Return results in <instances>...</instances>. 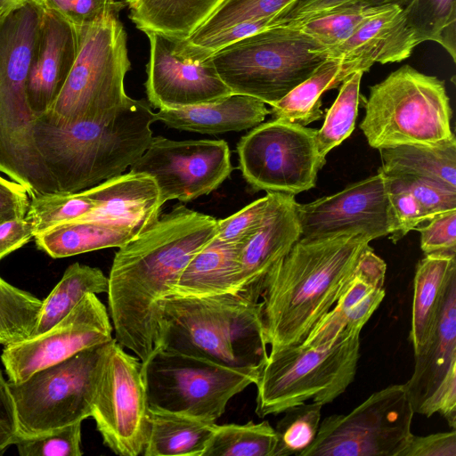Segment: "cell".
<instances>
[{"mask_svg": "<svg viewBox=\"0 0 456 456\" xmlns=\"http://www.w3.org/2000/svg\"><path fill=\"white\" fill-rule=\"evenodd\" d=\"M266 346L260 301L235 294L164 300L162 348L246 368L264 365Z\"/></svg>", "mask_w": 456, "mask_h": 456, "instance_id": "277c9868", "label": "cell"}, {"mask_svg": "<svg viewBox=\"0 0 456 456\" xmlns=\"http://www.w3.org/2000/svg\"><path fill=\"white\" fill-rule=\"evenodd\" d=\"M113 327L106 306L87 293L50 329L4 346L1 360L8 381L20 383L33 373L90 347L111 341Z\"/></svg>", "mask_w": 456, "mask_h": 456, "instance_id": "9a60e30c", "label": "cell"}, {"mask_svg": "<svg viewBox=\"0 0 456 456\" xmlns=\"http://www.w3.org/2000/svg\"><path fill=\"white\" fill-rule=\"evenodd\" d=\"M114 339V338H113ZM113 339L9 382L17 435L33 437L91 417L102 369Z\"/></svg>", "mask_w": 456, "mask_h": 456, "instance_id": "9c48e42d", "label": "cell"}, {"mask_svg": "<svg viewBox=\"0 0 456 456\" xmlns=\"http://www.w3.org/2000/svg\"><path fill=\"white\" fill-rule=\"evenodd\" d=\"M413 0H297L281 17L282 23L299 21L353 5H398L405 9Z\"/></svg>", "mask_w": 456, "mask_h": 456, "instance_id": "bcb514c9", "label": "cell"}, {"mask_svg": "<svg viewBox=\"0 0 456 456\" xmlns=\"http://www.w3.org/2000/svg\"><path fill=\"white\" fill-rule=\"evenodd\" d=\"M72 27L77 37L75 60L42 114L59 123L106 118L131 99L125 89L132 67L126 29L114 12Z\"/></svg>", "mask_w": 456, "mask_h": 456, "instance_id": "5b68a950", "label": "cell"}, {"mask_svg": "<svg viewBox=\"0 0 456 456\" xmlns=\"http://www.w3.org/2000/svg\"><path fill=\"white\" fill-rule=\"evenodd\" d=\"M0 419L12 424L17 428L16 410L8 380L0 369Z\"/></svg>", "mask_w": 456, "mask_h": 456, "instance_id": "f5cc1de1", "label": "cell"}, {"mask_svg": "<svg viewBox=\"0 0 456 456\" xmlns=\"http://www.w3.org/2000/svg\"><path fill=\"white\" fill-rule=\"evenodd\" d=\"M136 28L168 38H189L224 0H125Z\"/></svg>", "mask_w": 456, "mask_h": 456, "instance_id": "4316f807", "label": "cell"}, {"mask_svg": "<svg viewBox=\"0 0 456 456\" xmlns=\"http://www.w3.org/2000/svg\"><path fill=\"white\" fill-rule=\"evenodd\" d=\"M40 8L52 11L71 26L89 23L106 12H118L125 8V0H32Z\"/></svg>", "mask_w": 456, "mask_h": 456, "instance_id": "ee69618b", "label": "cell"}, {"mask_svg": "<svg viewBox=\"0 0 456 456\" xmlns=\"http://www.w3.org/2000/svg\"><path fill=\"white\" fill-rule=\"evenodd\" d=\"M359 126L374 149L436 144L454 136L444 82L404 65L370 87Z\"/></svg>", "mask_w": 456, "mask_h": 456, "instance_id": "52a82bcc", "label": "cell"}, {"mask_svg": "<svg viewBox=\"0 0 456 456\" xmlns=\"http://www.w3.org/2000/svg\"><path fill=\"white\" fill-rule=\"evenodd\" d=\"M269 202L256 232L243 243L236 294L257 302L272 267L301 237L295 195L266 192Z\"/></svg>", "mask_w": 456, "mask_h": 456, "instance_id": "ac0fdd59", "label": "cell"}, {"mask_svg": "<svg viewBox=\"0 0 456 456\" xmlns=\"http://www.w3.org/2000/svg\"><path fill=\"white\" fill-rule=\"evenodd\" d=\"M34 194L27 183L0 166V222L25 217Z\"/></svg>", "mask_w": 456, "mask_h": 456, "instance_id": "c3c4849f", "label": "cell"}, {"mask_svg": "<svg viewBox=\"0 0 456 456\" xmlns=\"http://www.w3.org/2000/svg\"><path fill=\"white\" fill-rule=\"evenodd\" d=\"M456 280V253L426 255L417 265L410 338L414 354L435 332L450 285Z\"/></svg>", "mask_w": 456, "mask_h": 456, "instance_id": "d4e9b609", "label": "cell"}, {"mask_svg": "<svg viewBox=\"0 0 456 456\" xmlns=\"http://www.w3.org/2000/svg\"><path fill=\"white\" fill-rule=\"evenodd\" d=\"M81 421L15 443L20 456H81Z\"/></svg>", "mask_w": 456, "mask_h": 456, "instance_id": "60d3db41", "label": "cell"}, {"mask_svg": "<svg viewBox=\"0 0 456 456\" xmlns=\"http://www.w3.org/2000/svg\"><path fill=\"white\" fill-rule=\"evenodd\" d=\"M268 202L269 196L266 193L233 215L217 220L216 237L226 243L243 244L261 224Z\"/></svg>", "mask_w": 456, "mask_h": 456, "instance_id": "f6af8a7d", "label": "cell"}, {"mask_svg": "<svg viewBox=\"0 0 456 456\" xmlns=\"http://www.w3.org/2000/svg\"><path fill=\"white\" fill-rule=\"evenodd\" d=\"M216 231V218L178 204L116 252L107 290L114 338L142 363L160 347L169 290Z\"/></svg>", "mask_w": 456, "mask_h": 456, "instance_id": "6da1fadb", "label": "cell"}, {"mask_svg": "<svg viewBox=\"0 0 456 456\" xmlns=\"http://www.w3.org/2000/svg\"><path fill=\"white\" fill-rule=\"evenodd\" d=\"M387 175H412L456 190V138L436 144H403L379 150Z\"/></svg>", "mask_w": 456, "mask_h": 456, "instance_id": "4dcf8cb0", "label": "cell"}, {"mask_svg": "<svg viewBox=\"0 0 456 456\" xmlns=\"http://www.w3.org/2000/svg\"><path fill=\"white\" fill-rule=\"evenodd\" d=\"M363 73L356 71L344 80L335 102L327 110L322 126L317 130L316 145L322 159L354 129Z\"/></svg>", "mask_w": 456, "mask_h": 456, "instance_id": "e575fe53", "label": "cell"}, {"mask_svg": "<svg viewBox=\"0 0 456 456\" xmlns=\"http://www.w3.org/2000/svg\"><path fill=\"white\" fill-rule=\"evenodd\" d=\"M403 12L418 45L437 43L456 61V0H413Z\"/></svg>", "mask_w": 456, "mask_h": 456, "instance_id": "d6a6232c", "label": "cell"}, {"mask_svg": "<svg viewBox=\"0 0 456 456\" xmlns=\"http://www.w3.org/2000/svg\"><path fill=\"white\" fill-rule=\"evenodd\" d=\"M108 277L100 268L79 263L70 265L60 281L43 300L32 335L39 334L65 317L87 293H107ZM31 335V336H32Z\"/></svg>", "mask_w": 456, "mask_h": 456, "instance_id": "1f68e13d", "label": "cell"}, {"mask_svg": "<svg viewBox=\"0 0 456 456\" xmlns=\"http://www.w3.org/2000/svg\"><path fill=\"white\" fill-rule=\"evenodd\" d=\"M270 110L256 98L232 94L217 101L154 112L167 126L204 134L242 131L261 124Z\"/></svg>", "mask_w": 456, "mask_h": 456, "instance_id": "603a6c76", "label": "cell"}, {"mask_svg": "<svg viewBox=\"0 0 456 456\" xmlns=\"http://www.w3.org/2000/svg\"><path fill=\"white\" fill-rule=\"evenodd\" d=\"M76 51L73 27L59 14L42 9L27 80L28 98L36 116L44 113L55 98L73 64Z\"/></svg>", "mask_w": 456, "mask_h": 456, "instance_id": "ffe728a7", "label": "cell"}, {"mask_svg": "<svg viewBox=\"0 0 456 456\" xmlns=\"http://www.w3.org/2000/svg\"><path fill=\"white\" fill-rule=\"evenodd\" d=\"M414 413L403 384L390 385L350 412L325 418L299 456H400L412 436Z\"/></svg>", "mask_w": 456, "mask_h": 456, "instance_id": "8fae6325", "label": "cell"}, {"mask_svg": "<svg viewBox=\"0 0 456 456\" xmlns=\"http://www.w3.org/2000/svg\"><path fill=\"white\" fill-rule=\"evenodd\" d=\"M275 428L266 420L216 425L202 456H273Z\"/></svg>", "mask_w": 456, "mask_h": 456, "instance_id": "836d02e7", "label": "cell"}, {"mask_svg": "<svg viewBox=\"0 0 456 456\" xmlns=\"http://www.w3.org/2000/svg\"><path fill=\"white\" fill-rule=\"evenodd\" d=\"M390 176L398 180L412 193L424 210L428 221L443 212L456 209V190L436 181L412 175Z\"/></svg>", "mask_w": 456, "mask_h": 456, "instance_id": "7bdbcfd3", "label": "cell"}, {"mask_svg": "<svg viewBox=\"0 0 456 456\" xmlns=\"http://www.w3.org/2000/svg\"><path fill=\"white\" fill-rule=\"evenodd\" d=\"M242 245L226 243L215 236L185 265L167 297L237 295Z\"/></svg>", "mask_w": 456, "mask_h": 456, "instance_id": "484cf974", "label": "cell"}, {"mask_svg": "<svg viewBox=\"0 0 456 456\" xmlns=\"http://www.w3.org/2000/svg\"><path fill=\"white\" fill-rule=\"evenodd\" d=\"M322 404L303 403L288 408L277 423L276 445L273 456L299 455L316 437Z\"/></svg>", "mask_w": 456, "mask_h": 456, "instance_id": "ab89813d", "label": "cell"}, {"mask_svg": "<svg viewBox=\"0 0 456 456\" xmlns=\"http://www.w3.org/2000/svg\"><path fill=\"white\" fill-rule=\"evenodd\" d=\"M371 240L359 232L300 238L272 267L261 294L271 350L304 342L335 305Z\"/></svg>", "mask_w": 456, "mask_h": 456, "instance_id": "7a4b0ae2", "label": "cell"}, {"mask_svg": "<svg viewBox=\"0 0 456 456\" xmlns=\"http://www.w3.org/2000/svg\"><path fill=\"white\" fill-rule=\"evenodd\" d=\"M417 45L403 8L392 4L367 18L342 44L318 53L325 59L359 61L369 70L376 62L386 64L407 59Z\"/></svg>", "mask_w": 456, "mask_h": 456, "instance_id": "7402d4cb", "label": "cell"}, {"mask_svg": "<svg viewBox=\"0 0 456 456\" xmlns=\"http://www.w3.org/2000/svg\"><path fill=\"white\" fill-rule=\"evenodd\" d=\"M145 35L150 53L144 86L151 106L178 109L217 101L232 94L209 56L191 53L183 41L156 33Z\"/></svg>", "mask_w": 456, "mask_h": 456, "instance_id": "2e32d148", "label": "cell"}, {"mask_svg": "<svg viewBox=\"0 0 456 456\" xmlns=\"http://www.w3.org/2000/svg\"><path fill=\"white\" fill-rule=\"evenodd\" d=\"M214 421L160 408H149L144 456H202Z\"/></svg>", "mask_w": 456, "mask_h": 456, "instance_id": "f1b7e54d", "label": "cell"}, {"mask_svg": "<svg viewBox=\"0 0 456 456\" xmlns=\"http://www.w3.org/2000/svg\"><path fill=\"white\" fill-rule=\"evenodd\" d=\"M94 208V202L84 191L35 193L25 217L31 223L35 236L56 225L77 221Z\"/></svg>", "mask_w": 456, "mask_h": 456, "instance_id": "8d00e7d4", "label": "cell"}, {"mask_svg": "<svg viewBox=\"0 0 456 456\" xmlns=\"http://www.w3.org/2000/svg\"><path fill=\"white\" fill-rule=\"evenodd\" d=\"M43 300L0 277V345L8 346L30 337Z\"/></svg>", "mask_w": 456, "mask_h": 456, "instance_id": "d590c367", "label": "cell"}, {"mask_svg": "<svg viewBox=\"0 0 456 456\" xmlns=\"http://www.w3.org/2000/svg\"><path fill=\"white\" fill-rule=\"evenodd\" d=\"M314 40L286 22L228 45L209 57L232 94L272 106L326 60Z\"/></svg>", "mask_w": 456, "mask_h": 456, "instance_id": "ba28073f", "label": "cell"}, {"mask_svg": "<svg viewBox=\"0 0 456 456\" xmlns=\"http://www.w3.org/2000/svg\"><path fill=\"white\" fill-rule=\"evenodd\" d=\"M317 129L274 119L261 123L237 144L239 168L256 191L296 195L315 186L325 164Z\"/></svg>", "mask_w": 456, "mask_h": 456, "instance_id": "7c38bea8", "label": "cell"}, {"mask_svg": "<svg viewBox=\"0 0 456 456\" xmlns=\"http://www.w3.org/2000/svg\"><path fill=\"white\" fill-rule=\"evenodd\" d=\"M382 7L347 6L322 15L288 23L314 40L322 46V50L328 49L345 42L367 18Z\"/></svg>", "mask_w": 456, "mask_h": 456, "instance_id": "f35d334b", "label": "cell"}, {"mask_svg": "<svg viewBox=\"0 0 456 456\" xmlns=\"http://www.w3.org/2000/svg\"><path fill=\"white\" fill-rule=\"evenodd\" d=\"M400 456H456V431L428 436L412 434Z\"/></svg>", "mask_w": 456, "mask_h": 456, "instance_id": "f907efd6", "label": "cell"}, {"mask_svg": "<svg viewBox=\"0 0 456 456\" xmlns=\"http://www.w3.org/2000/svg\"><path fill=\"white\" fill-rule=\"evenodd\" d=\"M17 439L16 427L4 419H0V455H2L10 445L15 444Z\"/></svg>", "mask_w": 456, "mask_h": 456, "instance_id": "db71d44e", "label": "cell"}, {"mask_svg": "<svg viewBox=\"0 0 456 456\" xmlns=\"http://www.w3.org/2000/svg\"><path fill=\"white\" fill-rule=\"evenodd\" d=\"M94 209L77 221H99L127 226L139 233L160 216L163 202L155 180L144 173L129 171L84 190Z\"/></svg>", "mask_w": 456, "mask_h": 456, "instance_id": "44dd1931", "label": "cell"}, {"mask_svg": "<svg viewBox=\"0 0 456 456\" xmlns=\"http://www.w3.org/2000/svg\"><path fill=\"white\" fill-rule=\"evenodd\" d=\"M387 198L393 221V231L389 234L395 243L428 217L412 193L398 180L386 175Z\"/></svg>", "mask_w": 456, "mask_h": 456, "instance_id": "b9f144b4", "label": "cell"}, {"mask_svg": "<svg viewBox=\"0 0 456 456\" xmlns=\"http://www.w3.org/2000/svg\"><path fill=\"white\" fill-rule=\"evenodd\" d=\"M415 230L420 233V248L425 255L456 253V209L443 212L428 220V225Z\"/></svg>", "mask_w": 456, "mask_h": 456, "instance_id": "7dc6e473", "label": "cell"}, {"mask_svg": "<svg viewBox=\"0 0 456 456\" xmlns=\"http://www.w3.org/2000/svg\"><path fill=\"white\" fill-rule=\"evenodd\" d=\"M30 0H0V20Z\"/></svg>", "mask_w": 456, "mask_h": 456, "instance_id": "11a10c76", "label": "cell"}, {"mask_svg": "<svg viewBox=\"0 0 456 456\" xmlns=\"http://www.w3.org/2000/svg\"><path fill=\"white\" fill-rule=\"evenodd\" d=\"M359 357L360 332L352 331L321 344L271 350L255 383L256 415H277L309 400L333 402L353 382Z\"/></svg>", "mask_w": 456, "mask_h": 456, "instance_id": "8992f818", "label": "cell"}, {"mask_svg": "<svg viewBox=\"0 0 456 456\" xmlns=\"http://www.w3.org/2000/svg\"><path fill=\"white\" fill-rule=\"evenodd\" d=\"M359 70L369 71L356 61L326 59L305 80L273 104L270 114L274 119L302 126L316 121L322 116V94L341 86L347 77Z\"/></svg>", "mask_w": 456, "mask_h": 456, "instance_id": "83f0119b", "label": "cell"}, {"mask_svg": "<svg viewBox=\"0 0 456 456\" xmlns=\"http://www.w3.org/2000/svg\"><path fill=\"white\" fill-rule=\"evenodd\" d=\"M297 0H224L216 11L186 40L194 46L237 23L268 16L280 17Z\"/></svg>", "mask_w": 456, "mask_h": 456, "instance_id": "74e56055", "label": "cell"}, {"mask_svg": "<svg viewBox=\"0 0 456 456\" xmlns=\"http://www.w3.org/2000/svg\"><path fill=\"white\" fill-rule=\"evenodd\" d=\"M34 238L31 223L26 217L0 222V260Z\"/></svg>", "mask_w": 456, "mask_h": 456, "instance_id": "816d5d0a", "label": "cell"}, {"mask_svg": "<svg viewBox=\"0 0 456 456\" xmlns=\"http://www.w3.org/2000/svg\"><path fill=\"white\" fill-rule=\"evenodd\" d=\"M149 408L142 362L114 338L102 369L91 415L103 444L118 455L142 454Z\"/></svg>", "mask_w": 456, "mask_h": 456, "instance_id": "4fadbf2b", "label": "cell"}, {"mask_svg": "<svg viewBox=\"0 0 456 456\" xmlns=\"http://www.w3.org/2000/svg\"><path fill=\"white\" fill-rule=\"evenodd\" d=\"M297 216L300 238L359 232L373 240L389 235L393 221L386 176L379 171L335 194L305 204L297 203Z\"/></svg>", "mask_w": 456, "mask_h": 456, "instance_id": "e0dca14e", "label": "cell"}, {"mask_svg": "<svg viewBox=\"0 0 456 456\" xmlns=\"http://www.w3.org/2000/svg\"><path fill=\"white\" fill-rule=\"evenodd\" d=\"M387 265L370 245L335 305L318 322L303 343L321 344L345 331L361 332L382 302Z\"/></svg>", "mask_w": 456, "mask_h": 456, "instance_id": "d6986e66", "label": "cell"}, {"mask_svg": "<svg viewBox=\"0 0 456 456\" xmlns=\"http://www.w3.org/2000/svg\"><path fill=\"white\" fill-rule=\"evenodd\" d=\"M154 112L144 100L130 101L101 120L59 123L36 117L38 153L59 191L74 193L123 174L153 139Z\"/></svg>", "mask_w": 456, "mask_h": 456, "instance_id": "3957f363", "label": "cell"}, {"mask_svg": "<svg viewBox=\"0 0 456 456\" xmlns=\"http://www.w3.org/2000/svg\"><path fill=\"white\" fill-rule=\"evenodd\" d=\"M140 234L133 228L99 221H74L34 236L41 250L62 258L107 248H119Z\"/></svg>", "mask_w": 456, "mask_h": 456, "instance_id": "f546056e", "label": "cell"}, {"mask_svg": "<svg viewBox=\"0 0 456 456\" xmlns=\"http://www.w3.org/2000/svg\"><path fill=\"white\" fill-rule=\"evenodd\" d=\"M414 359L412 375L403 386L417 413L456 364V280L450 285L435 332Z\"/></svg>", "mask_w": 456, "mask_h": 456, "instance_id": "cb8c5ba5", "label": "cell"}, {"mask_svg": "<svg viewBox=\"0 0 456 456\" xmlns=\"http://www.w3.org/2000/svg\"><path fill=\"white\" fill-rule=\"evenodd\" d=\"M233 167L224 140L174 141L155 136L130 171L151 176L163 204L167 200H193L217 189Z\"/></svg>", "mask_w": 456, "mask_h": 456, "instance_id": "5bb4252c", "label": "cell"}, {"mask_svg": "<svg viewBox=\"0 0 456 456\" xmlns=\"http://www.w3.org/2000/svg\"><path fill=\"white\" fill-rule=\"evenodd\" d=\"M262 366L233 368L160 347L142 363L149 405L215 422Z\"/></svg>", "mask_w": 456, "mask_h": 456, "instance_id": "30bf717a", "label": "cell"}, {"mask_svg": "<svg viewBox=\"0 0 456 456\" xmlns=\"http://www.w3.org/2000/svg\"><path fill=\"white\" fill-rule=\"evenodd\" d=\"M417 413L426 417L439 413L452 429L456 428V364L451 367L441 383L425 400Z\"/></svg>", "mask_w": 456, "mask_h": 456, "instance_id": "681fc988", "label": "cell"}]
</instances>
